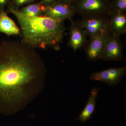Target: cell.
Instances as JSON below:
<instances>
[{
  "mask_svg": "<svg viewBox=\"0 0 126 126\" xmlns=\"http://www.w3.org/2000/svg\"><path fill=\"white\" fill-rule=\"evenodd\" d=\"M46 68L31 47L9 41L0 45V112L13 115L36 98L45 83Z\"/></svg>",
  "mask_w": 126,
  "mask_h": 126,
  "instance_id": "cell-1",
  "label": "cell"
},
{
  "mask_svg": "<svg viewBox=\"0 0 126 126\" xmlns=\"http://www.w3.org/2000/svg\"><path fill=\"white\" fill-rule=\"evenodd\" d=\"M10 11L20 26L24 44L31 48L59 49L65 35L64 21L45 16L29 17L12 8Z\"/></svg>",
  "mask_w": 126,
  "mask_h": 126,
  "instance_id": "cell-2",
  "label": "cell"
},
{
  "mask_svg": "<svg viewBox=\"0 0 126 126\" xmlns=\"http://www.w3.org/2000/svg\"><path fill=\"white\" fill-rule=\"evenodd\" d=\"M76 14L82 18L90 16L109 15L111 0H76L72 4Z\"/></svg>",
  "mask_w": 126,
  "mask_h": 126,
  "instance_id": "cell-3",
  "label": "cell"
},
{
  "mask_svg": "<svg viewBox=\"0 0 126 126\" xmlns=\"http://www.w3.org/2000/svg\"><path fill=\"white\" fill-rule=\"evenodd\" d=\"M109 34L108 31H103L89 38L84 47L88 60L96 61L101 59Z\"/></svg>",
  "mask_w": 126,
  "mask_h": 126,
  "instance_id": "cell-4",
  "label": "cell"
},
{
  "mask_svg": "<svg viewBox=\"0 0 126 126\" xmlns=\"http://www.w3.org/2000/svg\"><path fill=\"white\" fill-rule=\"evenodd\" d=\"M109 15L93 16L83 17L79 23L87 35L90 38L102 31L109 32Z\"/></svg>",
  "mask_w": 126,
  "mask_h": 126,
  "instance_id": "cell-5",
  "label": "cell"
},
{
  "mask_svg": "<svg viewBox=\"0 0 126 126\" xmlns=\"http://www.w3.org/2000/svg\"><path fill=\"white\" fill-rule=\"evenodd\" d=\"M126 74V67L110 68L93 73L89 79L94 81H99L108 86L117 85Z\"/></svg>",
  "mask_w": 126,
  "mask_h": 126,
  "instance_id": "cell-6",
  "label": "cell"
},
{
  "mask_svg": "<svg viewBox=\"0 0 126 126\" xmlns=\"http://www.w3.org/2000/svg\"><path fill=\"white\" fill-rule=\"evenodd\" d=\"M44 16L54 20L64 21L72 19L76 14L72 5L67 4L58 1L47 6L44 12Z\"/></svg>",
  "mask_w": 126,
  "mask_h": 126,
  "instance_id": "cell-7",
  "label": "cell"
},
{
  "mask_svg": "<svg viewBox=\"0 0 126 126\" xmlns=\"http://www.w3.org/2000/svg\"><path fill=\"white\" fill-rule=\"evenodd\" d=\"M123 48L120 36L110 34L101 59L106 61L121 60L123 58Z\"/></svg>",
  "mask_w": 126,
  "mask_h": 126,
  "instance_id": "cell-8",
  "label": "cell"
},
{
  "mask_svg": "<svg viewBox=\"0 0 126 126\" xmlns=\"http://www.w3.org/2000/svg\"><path fill=\"white\" fill-rule=\"evenodd\" d=\"M71 25L69 29V39L68 45L74 52L84 47L88 41L87 35L81 27L79 21L70 20Z\"/></svg>",
  "mask_w": 126,
  "mask_h": 126,
  "instance_id": "cell-9",
  "label": "cell"
},
{
  "mask_svg": "<svg viewBox=\"0 0 126 126\" xmlns=\"http://www.w3.org/2000/svg\"><path fill=\"white\" fill-rule=\"evenodd\" d=\"M109 32L118 36L126 33V13L111 11L109 15Z\"/></svg>",
  "mask_w": 126,
  "mask_h": 126,
  "instance_id": "cell-10",
  "label": "cell"
},
{
  "mask_svg": "<svg viewBox=\"0 0 126 126\" xmlns=\"http://www.w3.org/2000/svg\"><path fill=\"white\" fill-rule=\"evenodd\" d=\"M99 90V89L97 88H94L91 90L87 104L78 118L81 121L83 122L87 121L94 113Z\"/></svg>",
  "mask_w": 126,
  "mask_h": 126,
  "instance_id": "cell-11",
  "label": "cell"
},
{
  "mask_svg": "<svg viewBox=\"0 0 126 126\" xmlns=\"http://www.w3.org/2000/svg\"><path fill=\"white\" fill-rule=\"evenodd\" d=\"M0 31L8 35H17L20 30L12 19L4 12L0 13Z\"/></svg>",
  "mask_w": 126,
  "mask_h": 126,
  "instance_id": "cell-12",
  "label": "cell"
},
{
  "mask_svg": "<svg viewBox=\"0 0 126 126\" xmlns=\"http://www.w3.org/2000/svg\"><path fill=\"white\" fill-rule=\"evenodd\" d=\"M46 7L44 5L42 4H33L24 7L20 11L29 17L39 16L41 14L44 13Z\"/></svg>",
  "mask_w": 126,
  "mask_h": 126,
  "instance_id": "cell-13",
  "label": "cell"
},
{
  "mask_svg": "<svg viewBox=\"0 0 126 126\" xmlns=\"http://www.w3.org/2000/svg\"><path fill=\"white\" fill-rule=\"evenodd\" d=\"M111 11L126 13V0H111Z\"/></svg>",
  "mask_w": 126,
  "mask_h": 126,
  "instance_id": "cell-14",
  "label": "cell"
},
{
  "mask_svg": "<svg viewBox=\"0 0 126 126\" xmlns=\"http://www.w3.org/2000/svg\"><path fill=\"white\" fill-rule=\"evenodd\" d=\"M34 0H15V3L16 6L21 5L32 2Z\"/></svg>",
  "mask_w": 126,
  "mask_h": 126,
  "instance_id": "cell-15",
  "label": "cell"
},
{
  "mask_svg": "<svg viewBox=\"0 0 126 126\" xmlns=\"http://www.w3.org/2000/svg\"><path fill=\"white\" fill-rule=\"evenodd\" d=\"M43 2L45 4V5L46 7L49 6L54 3V2L58 1V0H43Z\"/></svg>",
  "mask_w": 126,
  "mask_h": 126,
  "instance_id": "cell-16",
  "label": "cell"
},
{
  "mask_svg": "<svg viewBox=\"0 0 126 126\" xmlns=\"http://www.w3.org/2000/svg\"><path fill=\"white\" fill-rule=\"evenodd\" d=\"M76 0H58L59 1L67 4L72 5Z\"/></svg>",
  "mask_w": 126,
  "mask_h": 126,
  "instance_id": "cell-17",
  "label": "cell"
},
{
  "mask_svg": "<svg viewBox=\"0 0 126 126\" xmlns=\"http://www.w3.org/2000/svg\"><path fill=\"white\" fill-rule=\"evenodd\" d=\"M7 0H0V6H3L6 3Z\"/></svg>",
  "mask_w": 126,
  "mask_h": 126,
  "instance_id": "cell-18",
  "label": "cell"
},
{
  "mask_svg": "<svg viewBox=\"0 0 126 126\" xmlns=\"http://www.w3.org/2000/svg\"></svg>",
  "mask_w": 126,
  "mask_h": 126,
  "instance_id": "cell-19",
  "label": "cell"
}]
</instances>
